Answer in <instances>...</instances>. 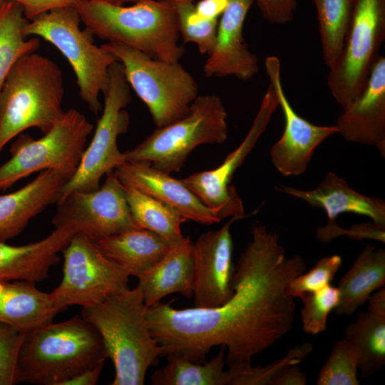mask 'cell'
<instances>
[{"label":"cell","instance_id":"obj_1","mask_svg":"<svg viewBox=\"0 0 385 385\" xmlns=\"http://www.w3.org/2000/svg\"><path fill=\"white\" fill-rule=\"evenodd\" d=\"M305 270L302 256L287 257L276 232L253 225L252 240L235 265L234 292L227 302L214 308L178 309L172 301L147 308L160 356L175 354L203 363L212 347L223 346L230 369L252 365L255 356L292 328L296 305L287 289Z\"/></svg>","mask_w":385,"mask_h":385},{"label":"cell","instance_id":"obj_2","mask_svg":"<svg viewBox=\"0 0 385 385\" xmlns=\"http://www.w3.org/2000/svg\"><path fill=\"white\" fill-rule=\"evenodd\" d=\"M108 355L96 327L82 317L26 332L15 384L61 385L77 374L104 364Z\"/></svg>","mask_w":385,"mask_h":385},{"label":"cell","instance_id":"obj_3","mask_svg":"<svg viewBox=\"0 0 385 385\" xmlns=\"http://www.w3.org/2000/svg\"><path fill=\"white\" fill-rule=\"evenodd\" d=\"M147 308L138 286L82 307L81 317L96 327L113 364L112 385H143L148 368L160 356L161 348L146 319Z\"/></svg>","mask_w":385,"mask_h":385},{"label":"cell","instance_id":"obj_4","mask_svg":"<svg viewBox=\"0 0 385 385\" xmlns=\"http://www.w3.org/2000/svg\"><path fill=\"white\" fill-rule=\"evenodd\" d=\"M93 36L118 42L164 61L185 54L178 43V17L173 0H145L130 6L86 0L75 7Z\"/></svg>","mask_w":385,"mask_h":385},{"label":"cell","instance_id":"obj_5","mask_svg":"<svg viewBox=\"0 0 385 385\" xmlns=\"http://www.w3.org/2000/svg\"><path fill=\"white\" fill-rule=\"evenodd\" d=\"M63 95V73L53 61L35 52L21 57L0 93V152L29 128L48 132L64 113Z\"/></svg>","mask_w":385,"mask_h":385},{"label":"cell","instance_id":"obj_6","mask_svg":"<svg viewBox=\"0 0 385 385\" xmlns=\"http://www.w3.org/2000/svg\"><path fill=\"white\" fill-rule=\"evenodd\" d=\"M81 22L75 7L57 9L29 21L24 33L44 39L62 53L73 68L82 100L98 115L103 109L100 94L108 90L109 69L118 59L102 45H95L93 35L81 30Z\"/></svg>","mask_w":385,"mask_h":385},{"label":"cell","instance_id":"obj_7","mask_svg":"<svg viewBox=\"0 0 385 385\" xmlns=\"http://www.w3.org/2000/svg\"><path fill=\"white\" fill-rule=\"evenodd\" d=\"M227 113L215 94L199 96L182 118L157 127L133 149L125 162L145 163L167 173L179 172L190 153L202 144H221L227 138Z\"/></svg>","mask_w":385,"mask_h":385},{"label":"cell","instance_id":"obj_8","mask_svg":"<svg viewBox=\"0 0 385 385\" xmlns=\"http://www.w3.org/2000/svg\"><path fill=\"white\" fill-rule=\"evenodd\" d=\"M118 59L130 88L163 127L184 117L198 96L194 77L179 63L153 58L118 42L102 44Z\"/></svg>","mask_w":385,"mask_h":385},{"label":"cell","instance_id":"obj_9","mask_svg":"<svg viewBox=\"0 0 385 385\" xmlns=\"http://www.w3.org/2000/svg\"><path fill=\"white\" fill-rule=\"evenodd\" d=\"M93 129L83 113L70 108L41 138L21 133L11 145L10 159L0 166V190L45 170L56 171L68 180L78 167Z\"/></svg>","mask_w":385,"mask_h":385},{"label":"cell","instance_id":"obj_10","mask_svg":"<svg viewBox=\"0 0 385 385\" xmlns=\"http://www.w3.org/2000/svg\"><path fill=\"white\" fill-rule=\"evenodd\" d=\"M103 96L102 114L93 136L84 150L76 173L63 186L59 200L73 191L98 189L104 175L113 173L125 162L124 153L118 148V139L128 129L130 116L125 108L130 102L131 96L119 61L110 67L109 85Z\"/></svg>","mask_w":385,"mask_h":385},{"label":"cell","instance_id":"obj_11","mask_svg":"<svg viewBox=\"0 0 385 385\" xmlns=\"http://www.w3.org/2000/svg\"><path fill=\"white\" fill-rule=\"evenodd\" d=\"M385 38V0H354L342 52L329 68L328 88L345 109L363 91Z\"/></svg>","mask_w":385,"mask_h":385},{"label":"cell","instance_id":"obj_12","mask_svg":"<svg viewBox=\"0 0 385 385\" xmlns=\"http://www.w3.org/2000/svg\"><path fill=\"white\" fill-rule=\"evenodd\" d=\"M61 252L63 278L51 292L60 309L69 305H92L128 287V273L87 235L74 233Z\"/></svg>","mask_w":385,"mask_h":385},{"label":"cell","instance_id":"obj_13","mask_svg":"<svg viewBox=\"0 0 385 385\" xmlns=\"http://www.w3.org/2000/svg\"><path fill=\"white\" fill-rule=\"evenodd\" d=\"M52 223L83 233L97 241L129 230L140 228L128 206L125 188L114 173L93 191H73L57 202Z\"/></svg>","mask_w":385,"mask_h":385},{"label":"cell","instance_id":"obj_14","mask_svg":"<svg viewBox=\"0 0 385 385\" xmlns=\"http://www.w3.org/2000/svg\"><path fill=\"white\" fill-rule=\"evenodd\" d=\"M277 108V91L274 83L269 80L257 114L240 145L215 169L197 172L181 180L205 205L217 212L223 220L235 216L246 217L242 201L230 182L236 170L266 130Z\"/></svg>","mask_w":385,"mask_h":385},{"label":"cell","instance_id":"obj_15","mask_svg":"<svg viewBox=\"0 0 385 385\" xmlns=\"http://www.w3.org/2000/svg\"><path fill=\"white\" fill-rule=\"evenodd\" d=\"M267 77L275 87L284 120L280 138L271 147L270 158L274 168L285 176H296L304 173L315 149L327 138L338 133L334 125H318L307 120L294 110L282 88L281 65L276 56L265 59Z\"/></svg>","mask_w":385,"mask_h":385},{"label":"cell","instance_id":"obj_16","mask_svg":"<svg viewBox=\"0 0 385 385\" xmlns=\"http://www.w3.org/2000/svg\"><path fill=\"white\" fill-rule=\"evenodd\" d=\"M242 218L232 217L221 228L202 233L193 242L195 307H217L232 295L235 266L230 228Z\"/></svg>","mask_w":385,"mask_h":385},{"label":"cell","instance_id":"obj_17","mask_svg":"<svg viewBox=\"0 0 385 385\" xmlns=\"http://www.w3.org/2000/svg\"><path fill=\"white\" fill-rule=\"evenodd\" d=\"M274 188L326 212L327 225L317 231V239L323 242H329L339 235L342 227L337 225L336 218L344 212L366 216L378 227L385 229L384 201L359 193L332 172L328 173L312 190H301L282 184L275 185Z\"/></svg>","mask_w":385,"mask_h":385},{"label":"cell","instance_id":"obj_18","mask_svg":"<svg viewBox=\"0 0 385 385\" xmlns=\"http://www.w3.org/2000/svg\"><path fill=\"white\" fill-rule=\"evenodd\" d=\"M253 0H228L218 21L213 48L204 64L206 77L234 76L247 81L259 72V60L250 51L243 26Z\"/></svg>","mask_w":385,"mask_h":385},{"label":"cell","instance_id":"obj_19","mask_svg":"<svg viewBox=\"0 0 385 385\" xmlns=\"http://www.w3.org/2000/svg\"><path fill=\"white\" fill-rule=\"evenodd\" d=\"M125 187L134 188L168 205L188 220L213 225L223 219L205 205L181 180L145 163L125 162L113 171Z\"/></svg>","mask_w":385,"mask_h":385},{"label":"cell","instance_id":"obj_20","mask_svg":"<svg viewBox=\"0 0 385 385\" xmlns=\"http://www.w3.org/2000/svg\"><path fill=\"white\" fill-rule=\"evenodd\" d=\"M336 126L346 141L374 146L385 158V58L379 56L356 100L338 117Z\"/></svg>","mask_w":385,"mask_h":385},{"label":"cell","instance_id":"obj_21","mask_svg":"<svg viewBox=\"0 0 385 385\" xmlns=\"http://www.w3.org/2000/svg\"><path fill=\"white\" fill-rule=\"evenodd\" d=\"M67 181L59 173L45 170L21 188L0 195V240L17 236L32 218L57 203Z\"/></svg>","mask_w":385,"mask_h":385},{"label":"cell","instance_id":"obj_22","mask_svg":"<svg viewBox=\"0 0 385 385\" xmlns=\"http://www.w3.org/2000/svg\"><path fill=\"white\" fill-rule=\"evenodd\" d=\"M74 233L68 229L55 228L45 238L20 246L0 240V282L26 280L36 283L45 279Z\"/></svg>","mask_w":385,"mask_h":385},{"label":"cell","instance_id":"obj_23","mask_svg":"<svg viewBox=\"0 0 385 385\" xmlns=\"http://www.w3.org/2000/svg\"><path fill=\"white\" fill-rule=\"evenodd\" d=\"M138 279L147 307L173 293L192 297L195 266L190 238L183 237L173 244L168 253Z\"/></svg>","mask_w":385,"mask_h":385},{"label":"cell","instance_id":"obj_24","mask_svg":"<svg viewBox=\"0 0 385 385\" xmlns=\"http://www.w3.org/2000/svg\"><path fill=\"white\" fill-rule=\"evenodd\" d=\"M51 293L26 280L0 282V322L23 332L53 322L61 312Z\"/></svg>","mask_w":385,"mask_h":385},{"label":"cell","instance_id":"obj_25","mask_svg":"<svg viewBox=\"0 0 385 385\" xmlns=\"http://www.w3.org/2000/svg\"><path fill=\"white\" fill-rule=\"evenodd\" d=\"M103 254L138 277L157 264L175 242L149 230L135 228L96 241Z\"/></svg>","mask_w":385,"mask_h":385},{"label":"cell","instance_id":"obj_26","mask_svg":"<svg viewBox=\"0 0 385 385\" xmlns=\"http://www.w3.org/2000/svg\"><path fill=\"white\" fill-rule=\"evenodd\" d=\"M385 285V250L366 245L351 268L341 278L339 302L334 312L351 315L374 293Z\"/></svg>","mask_w":385,"mask_h":385},{"label":"cell","instance_id":"obj_27","mask_svg":"<svg viewBox=\"0 0 385 385\" xmlns=\"http://www.w3.org/2000/svg\"><path fill=\"white\" fill-rule=\"evenodd\" d=\"M344 339L357 350L361 378L371 376L385 364V313L369 308L360 312L346 327Z\"/></svg>","mask_w":385,"mask_h":385},{"label":"cell","instance_id":"obj_28","mask_svg":"<svg viewBox=\"0 0 385 385\" xmlns=\"http://www.w3.org/2000/svg\"><path fill=\"white\" fill-rule=\"evenodd\" d=\"M165 366L151 375L153 385H229L230 373L224 369L225 348L207 362L197 363L178 355L166 356Z\"/></svg>","mask_w":385,"mask_h":385},{"label":"cell","instance_id":"obj_29","mask_svg":"<svg viewBox=\"0 0 385 385\" xmlns=\"http://www.w3.org/2000/svg\"><path fill=\"white\" fill-rule=\"evenodd\" d=\"M29 21L19 4L4 0L0 6V93L16 62L40 46L38 38L27 39L24 35V29Z\"/></svg>","mask_w":385,"mask_h":385},{"label":"cell","instance_id":"obj_30","mask_svg":"<svg viewBox=\"0 0 385 385\" xmlns=\"http://www.w3.org/2000/svg\"><path fill=\"white\" fill-rule=\"evenodd\" d=\"M132 216L140 228L153 232L176 242L184 236L181 225L188 221L175 210L134 188L125 187Z\"/></svg>","mask_w":385,"mask_h":385},{"label":"cell","instance_id":"obj_31","mask_svg":"<svg viewBox=\"0 0 385 385\" xmlns=\"http://www.w3.org/2000/svg\"><path fill=\"white\" fill-rule=\"evenodd\" d=\"M354 0H313L322 57L328 68L339 58L350 25Z\"/></svg>","mask_w":385,"mask_h":385},{"label":"cell","instance_id":"obj_32","mask_svg":"<svg viewBox=\"0 0 385 385\" xmlns=\"http://www.w3.org/2000/svg\"><path fill=\"white\" fill-rule=\"evenodd\" d=\"M180 36L185 43L195 44L202 54H210L216 37L218 20L202 19L195 11L194 0H173Z\"/></svg>","mask_w":385,"mask_h":385},{"label":"cell","instance_id":"obj_33","mask_svg":"<svg viewBox=\"0 0 385 385\" xmlns=\"http://www.w3.org/2000/svg\"><path fill=\"white\" fill-rule=\"evenodd\" d=\"M359 354L356 348L343 339L337 341L317 379V385H359Z\"/></svg>","mask_w":385,"mask_h":385},{"label":"cell","instance_id":"obj_34","mask_svg":"<svg viewBox=\"0 0 385 385\" xmlns=\"http://www.w3.org/2000/svg\"><path fill=\"white\" fill-rule=\"evenodd\" d=\"M301 319L303 330L310 334H318L327 329V319L338 306L339 291L331 284L317 291L302 294Z\"/></svg>","mask_w":385,"mask_h":385},{"label":"cell","instance_id":"obj_35","mask_svg":"<svg viewBox=\"0 0 385 385\" xmlns=\"http://www.w3.org/2000/svg\"><path fill=\"white\" fill-rule=\"evenodd\" d=\"M313 349L312 344L304 343L288 351L283 358L266 366L250 365L230 371L229 385H270L272 379L287 366L298 364Z\"/></svg>","mask_w":385,"mask_h":385},{"label":"cell","instance_id":"obj_36","mask_svg":"<svg viewBox=\"0 0 385 385\" xmlns=\"http://www.w3.org/2000/svg\"><path fill=\"white\" fill-rule=\"evenodd\" d=\"M342 264L338 255L322 257L307 272H302L289 284L287 292L293 297L310 293L331 284Z\"/></svg>","mask_w":385,"mask_h":385},{"label":"cell","instance_id":"obj_37","mask_svg":"<svg viewBox=\"0 0 385 385\" xmlns=\"http://www.w3.org/2000/svg\"><path fill=\"white\" fill-rule=\"evenodd\" d=\"M25 333L0 322V385L15 384L17 361Z\"/></svg>","mask_w":385,"mask_h":385},{"label":"cell","instance_id":"obj_38","mask_svg":"<svg viewBox=\"0 0 385 385\" xmlns=\"http://www.w3.org/2000/svg\"><path fill=\"white\" fill-rule=\"evenodd\" d=\"M263 18L272 24H284L292 21L296 0H253Z\"/></svg>","mask_w":385,"mask_h":385},{"label":"cell","instance_id":"obj_39","mask_svg":"<svg viewBox=\"0 0 385 385\" xmlns=\"http://www.w3.org/2000/svg\"><path fill=\"white\" fill-rule=\"evenodd\" d=\"M19 4L24 15L28 21H32L37 16L55 10L66 7H76L86 0H9Z\"/></svg>","mask_w":385,"mask_h":385},{"label":"cell","instance_id":"obj_40","mask_svg":"<svg viewBox=\"0 0 385 385\" xmlns=\"http://www.w3.org/2000/svg\"><path fill=\"white\" fill-rule=\"evenodd\" d=\"M306 374L297 366L289 365L280 371L272 380L270 385H304Z\"/></svg>","mask_w":385,"mask_h":385},{"label":"cell","instance_id":"obj_41","mask_svg":"<svg viewBox=\"0 0 385 385\" xmlns=\"http://www.w3.org/2000/svg\"><path fill=\"white\" fill-rule=\"evenodd\" d=\"M228 0H200L195 3L197 14L205 20H218L224 12Z\"/></svg>","mask_w":385,"mask_h":385},{"label":"cell","instance_id":"obj_42","mask_svg":"<svg viewBox=\"0 0 385 385\" xmlns=\"http://www.w3.org/2000/svg\"><path fill=\"white\" fill-rule=\"evenodd\" d=\"M104 364L83 371L65 381L61 385H95L97 384Z\"/></svg>","mask_w":385,"mask_h":385},{"label":"cell","instance_id":"obj_43","mask_svg":"<svg viewBox=\"0 0 385 385\" xmlns=\"http://www.w3.org/2000/svg\"><path fill=\"white\" fill-rule=\"evenodd\" d=\"M103 1H106L112 4L115 5H125L127 4H135L139 1H145V0H100Z\"/></svg>","mask_w":385,"mask_h":385},{"label":"cell","instance_id":"obj_44","mask_svg":"<svg viewBox=\"0 0 385 385\" xmlns=\"http://www.w3.org/2000/svg\"><path fill=\"white\" fill-rule=\"evenodd\" d=\"M4 0H0V6L1 5V4L3 3Z\"/></svg>","mask_w":385,"mask_h":385}]
</instances>
